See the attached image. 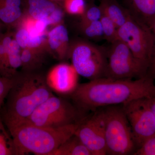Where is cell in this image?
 Instances as JSON below:
<instances>
[{"instance_id": "6da1fadb", "label": "cell", "mask_w": 155, "mask_h": 155, "mask_svg": "<svg viewBox=\"0 0 155 155\" xmlns=\"http://www.w3.org/2000/svg\"><path fill=\"white\" fill-rule=\"evenodd\" d=\"M70 94L81 112L94 111L154 96L155 85L153 78L147 75L135 80L103 77L78 84Z\"/></svg>"}, {"instance_id": "7a4b0ae2", "label": "cell", "mask_w": 155, "mask_h": 155, "mask_svg": "<svg viewBox=\"0 0 155 155\" xmlns=\"http://www.w3.org/2000/svg\"><path fill=\"white\" fill-rule=\"evenodd\" d=\"M8 95L5 120L9 130L26 122L39 106L54 95L46 78L34 72L17 75Z\"/></svg>"}, {"instance_id": "3957f363", "label": "cell", "mask_w": 155, "mask_h": 155, "mask_svg": "<svg viewBox=\"0 0 155 155\" xmlns=\"http://www.w3.org/2000/svg\"><path fill=\"white\" fill-rule=\"evenodd\" d=\"M79 123L59 127H42L27 123L18 125L9 130L14 142L15 155L32 153L52 155L75 134Z\"/></svg>"}, {"instance_id": "277c9868", "label": "cell", "mask_w": 155, "mask_h": 155, "mask_svg": "<svg viewBox=\"0 0 155 155\" xmlns=\"http://www.w3.org/2000/svg\"><path fill=\"white\" fill-rule=\"evenodd\" d=\"M107 107L102 112L107 155L131 153L135 146L130 125L122 107Z\"/></svg>"}, {"instance_id": "5b68a950", "label": "cell", "mask_w": 155, "mask_h": 155, "mask_svg": "<svg viewBox=\"0 0 155 155\" xmlns=\"http://www.w3.org/2000/svg\"><path fill=\"white\" fill-rule=\"evenodd\" d=\"M68 58L78 75L90 80L105 77L107 55L99 47L84 41H74L70 43Z\"/></svg>"}, {"instance_id": "8992f818", "label": "cell", "mask_w": 155, "mask_h": 155, "mask_svg": "<svg viewBox=\"0 0 155 155\" xmlns=\"http://www.w3.org/2000/svg\"><path fill=\"white\" fill-rule=\"evenodd\" d=\"M81 112L67 100L53 95L39 106L25 123L42 127H63L79 123L84 119H81Z\"/></svg>"}, {"instance_id": "52a82bcc", "label": "cell", "mask_w": 155, "mask_h": 155, "mask_svg": "<svg viewBox=\"0 0 155 155\" xmlns=\"http://www.w3.org/2000/svg\"><path fill=\"white\" fill-rule=\"evenodd\" d=\"M118 40L124 43L135 58L148 67L154 46L155 37L149 27L131 16L118 28Z\"/></svg>"}, {"instance_id": "ba28073f", "label": "cell", "mask_w": 155, "mask_h": 155, "mask_svg": "<svg viewBox=\"0 0 155 155\" xmlns=\"http://www.w3.org/2000/svg\"><path fill=\"white\" fill-rule=\"evenodd\" d=\"M107 54L105 77L115 79H131L147 75V67L134 56L123 42L112 43Z\"/></svg>"}, {"instance_id": "9c48e42d", "label": "cell", "mask_w": 155, "mask_h": 155, "mask_svg": "<svg viewBox=\"0 0 155 155\" xmlns=\"http://www.w3.org/2000/svg\"><path fill=\"white\" fill-rule=\"evenodd\" d=\"M147 98L137 99L122 105L131 128L135 147L138 149L155 135V119Z\"/></svg>"}, {"instance_id": "30bf717a", "label": "cell", "mask_w": 155, "mask_h": 155, "mask_svg": "<svg viewBox=\"0 0 155 155\" xmlns=\"http://www.w3.org/2000/svg\"><path fill=\"white\" fill-rule=\"evenodd\" d=\"M75 134L90 151L92 155H107L102 110L96 112L89 118L82 119Z\"/></svg>"}, {"instance_id": "8fae6325", "label": "cell", "mask_w": 155, "mask_h": 155, "mask_svg": "<svg viewBox=\"0 0 155 155\" xmlns=\"http://www.w3.org/2000/svg\"><path fill=\"white\" fill-rule=\"evenodd\" d=\"M23 14L54 26L62 23L64 9L51 0H22Z\"/></svg>"}, {"instance_id": "7c38bea8", "label": "cell", "mask_w": 155, "mask_h": 155, "mask_svg": "<svg viewBox=\"0 0 155 155\" xmlns=\"http://www.w3.org/2000/svg\"><path fill=\"white\" fill-rule=\"evenodd\" d=\"M78 75L72 65L63 63L53 67L46 79L52 90L61 94H71L77 86Z\"/></svg>"}, {"instance_id": "4fadbf2b", "label": "cell", "mask_w": 155, "mask_h": 155, "mask_svg": "<svg viewBox=\"0 0 155 155\" xmlns=\"http://www.w3.org/2000/svg\"><path fill=\"white\" fill-rule=\"evenodd\" d=\"M48 53L59 60L68 58L70 42L67 28L61 23L54 26L46 37Z\"/></svg>"}, {"instance_id": "5bb4252c", "label": "cell", "mask_w": 155, "mask_h": 155, "mask_svg": "<svg viewBox=\"0 0 155 155\" xmlns=\"http://www.w3.org/2000/svg\"><path fill=\"white\" fill-rule=\"evenodd\" d=\"M22 0H0V22L8 28H16L23 16Z\"/></svg>"}, {"instance_id": "9a60e30c", "label": "cell", "mask_w": 155, "mask_h": 155, "mask_svg": "<svg viewBox=\"0 0 155 155\" xmlns=\"http://www.w3.org/2000/svg\"><path fill=\"white\" fill-rule=\"evenodd\" d=\"M15 28L14 38L21 49H31L48 53L46 37L45 35L32 34L21 25H18Z\"/></svg>"}, {"instance_id": "2e32d148", "label": "cell", "mask_w": 155, "mask_h": 155, "mask_svg": "<svg viewBox=\"0 0 155 155\" xmlns=\"http://www.w3.org/2000/svg\"><path fill=\"white\" fill-rule=\"evenodd\" d=\"M21 48L14 38L9 46L8 54L0 69V75L12 78L17 75L18 69L21 67Z\"/></svg>"}, {"instance_id": "e0dca14e", "label": "cell", "mask_w": 155, "mask_h": 155, "mask_svg": "<svg viewBox=\"0 0 155 155\" xmlns=\"http://www.w3.org/2000/svg\"><path fill=\"white\" fill-rule=\"evenodd\" d=\"M99 6L103 14L109 17L118 28L125 24L131 17L129 12L116 0H101Z\"/></svg>"}, {"instance_id": "ac0fdd59", "label": "cell", "mask_w": 155, "mask_h": 155, "mask_svg": "<svg viewBox=\"0 0 155 155\" xmlns=\"http://www.w3.org/2000/svg\"><path fill=\"white\" fill-rule=\"evenodd\" d=\"M47 53L31 49H21V67L24 72H34L41 67Z\"/></svg>"}, {"instance_id": "d6986e66", "label": "cell", "mask_w": 155, "mask_h": 155, "mask_svg": "<svg viewBox=\"0 0 155 155\" xmlns=\"http://www.w3.org/2000/svg\"><path fill=\"white\" fill-rule=\"evenodd\" d=\"M52 155H92L75 134L67 139Z\"/></svg>"}, {"instance_id": "ffe728a7", "label": "cell", "mask_w": 155, "mask_h": 155, "mask_svg": "<svg viewBox=\"0 0 155 155\" xmlns=\"http://www.w3.org/2000/svg\"><path fill=\"white\" fill-rule=\"evenodd\" d=\"M139 20L148 26L155 17V0H129Z\"/></svg>"}, {"instance_id": "44dd1931", "label": "cell", "mask_w": 155, "mask_h": 155, "mask_svg": "<svg viewBox=\"0 0 155 155\" xmlns=\"http://www.w3.org/2000/svg\"><path fill=\"white\" fill-rule=\"evenodd\" d=\"M79 28L84 35L88 38L98 40L104 38L101 23L100 20L79 23Z\"/></svg>"}, {"instance_id": "7402d4cb", "label": "cell", "mask_w": 155, "mask_h": 155, "mask_svg": "<svg viewBox=\"0 0 155 155\" xmlns=\"http://www.w3.org/2000/svg\"><path fill=\"white\" fill-rule=\"evenodd\" d=\"M15 155L13 138L0 122V155Z\"/></svg>"}, {"instance_id": "603a6c76", "label": "cell", "mask_w": 155, "mask_h": 155, "mask_svg": "<svg viewBox=\"0 0 155 155\" xmlns=\"http://www.w3.org/2000/svg\"><path fill=\"white\" fill-rule=\"evenodd\" d=\"M100 21L102 26L104 38L111 43L118 40V28L115 23L109 17L103 14Z\"/></svg>"}, {"instance_id": "cb8c5ba5", "label": "cell", "mask_w": 155, "mask_h": 155, "mask_svg": "<svg viewBox=\"0 0 155 155\" xmlns=\"http://www.w3.org/2000/svg\"><path fill=\"white\" fill-rule=\"evenodd\" d=\"M63 8L67 14L82 16L86 9L85 0H64Z\"/></svg>"}, {"instance_id": "d4e9b609", "label": "cell", "mask_w": 155, "mask_h": 155, "mask_svg": "<svg viewBox=\"0 0 155 155\" xmlns=\"http://www.w3.org/2000/svg\"><path fill=\"white\" fill-rule=\"evenodd\" d=\"M103 15V12L99 6L91 3L86 6L84 13L81 17L80 23H87L98 21Z\"/></svg>"}, {"instance_id": "484cf974", "label": "cell", "mask_w": 155, "mask_h": 155, "mask_svg": "<svg viewBox=\"0 0 155 155\" xmlns=\"http://www.w3.org/2000/svg\"><path fill=\"white\" fill-rule=\"evenodd\" d=\"M14 37V32L7 31L0 37V69L8 54L9 46Z\"/></svg>"}, {"instance_id": "4316f807", "label": "cell", "mask_w": 155, "mask_h": 155, "mask_svg": "<svg viewBox=\"0 0 155 155\" xmlns=\"http://www.w3.org/2000/svg\"><path fill=\"white\" fill-rule=\"evenodd\" d=\"M16 76L10 78L0 75V107L13 87Z\"/></svg>"}, {"instance_id": "83f0119b", "label": "cell", "mask_w": 155, "mask_h": 155, "mask_svg": "<svg viewBox=\"0 0 155 155\" xmlns=\"http://www.w3.org/2000/svg\"><path fill=\"white\" fill-rule=\"evenodd\" d=\"M134 155H155V135L149 139L137 149Z\"/></svg>"}, {"instance_id": "f1b7e54d", "label": "cell", "mask_w": 155, "mask_h": 155, "mask_svg": "<svg viewBox=\"0 0 155 155\" xmlns=\"http://www.w3.org/2000/svg\"><path fill=\"white\" fill-rule=\"evenodd\" d=\"M147 75L152 78L154 79L155 78V42L152 54L148 67Z\"/></svg>"}, {"instance_id": "f546056e", "label": "cell", "mask_w": 155, "mask_h": 155, "mask_svg": "<svg viewBox=\"0 0 155 155\" xmlns=\"http://www.w3.org/2000/svg\"><path fill=\"white\" fill-rule=\"evenodd\" d=\"M148 104L155 119V96L147 98Z\"/></svg>"}, {"instance_id": "4dcf8cb0", "label": "cell", "mask_w": 155, "mask_h": 155, "mask_svg": "<svg viewBox=\"0 0 155 155\" xmlns=\"http://www.w3.org/2000/svg\"><path fill=\"white\" fill-rule=\"evenodd\" d=\"M149 27L155 37V17L150 23Z\"/></svg>"}, {"instance_id": "1f68e13d", "label": "cell", "mask_w": 155, "mask_h": 155, "mask_svg": "<svg viewBox=\"0 0 155 155\" xmlns=\"http://www.w3.org/2000/svg\"><path fill=\"white\" fill-rule=\"evenodd\" d=\"M2 25L3 24L2 22H0V37L2 36V35L4 34L2 32Z\"/></svg>"}, {"instance_id": "d6a6232c", "label": "cell", "mask_w": 155, "mask_h": 155, "mask_svg": "<svg viewBox=\"0 0 155 155\" xmlns=\"http://www.w3.org/2000/svg\"><path fill=\"white\" fill-rule=\"evenodd\" d=\"M51 1L55 2L58 3L59 2H63L64 0H51Z\"/></svg>"}, {"instance_id": "836d02e7", "label": "cell", "mask_w": 155, "mask_h": 155, "mask_svg": "<svg viewBox=\"0 0 155 155\" xmlns=\"http://www.w3.org/2000/svg\"><path fill=\"white\" fill-rule=\"evenodd\" d=\"M90 1H93V0H90Z\"/></svg>"}]
</instances>
